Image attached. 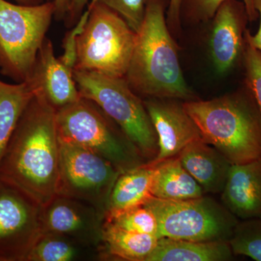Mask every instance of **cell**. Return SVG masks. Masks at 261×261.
<instances>
[{"mask_svg": "<svg viewBox=\"0 0 261 261\" xmlns=\"http://www.w3.org/2000/svg\"><path fill=\"white\" fill-rule=\"evenodd\" d=\"M56 110L37 92L25 108L1 161L0 179L40 206L57 195L59 140Z\"/></svg>", "mask_w": 261, "mask_h": 261, "instance_id": "obj_1", "label": "cell"}, {"mask_svg": "<svg viewBox=\"0 0 261 261\" xmlns=\"http://www.w3.org/2000/svg\"><path fill=\"white\" fill-rule=\"evenodd\" d=\"M124 78L132 90L145 99L192 97L166 25L162 0H147Z\"/></svg>", "mask_w": 261, "mask_h": 261, "instance_id": "obj_2", "label": "cell"}, {"mask_svg": "<svg viewBox=\"0 0 261 261\" xmlns=\"http://www.w3.org/2000/svg\"><path fill=\"white\" fill-rule=\"evenodd\" d=\"M184 108L200 130L202 140L231 165L261 157V121L246 92L207 101L188 100Z\"/></svg>", "mask_w": 261, "mask_h": 261, "instance_id": "obj_3", "label": "cell"}, {"mask_svg": "<svg viewBox=\"0 0 261 261\" xmlns=\"http://www.w3.org/2000/svg\"><path fill=\"white\" fill-rule=\"evenodd\" d=\"M56 121L58 140L95 152L121 173L147 163L120 127L90 99L81 97L57 110Z\"/></svg>", "mask_w": 261, "mask_h": 261, "instance_id": "obj_4", "label": "cell"}, {"mask_svg": "<svg viewBox=\"0 0 261 261\" xmlns=\"http://www.w3.org/2000/svg\"><path fill=\"white\" fill-rule=\"evenodd\" d=\"M74 80L80 95L97 104L147 162L156 157L159 143L155 130L144 101L132 90L126 79L74 70Z\"/></svg>", "mask_w": 261, "mask_h": 261, "instance_id": "obj_5", "label": "cell"}, {"mask_svg": "<svg viewBox=\"0 0 261 261\" xmlns=\"http://www.w3.org/2000/svg\"><path fill=\"white\" fill-rule=\"evenodd\" d=\"M87 7L88 19L76 37L74 70L124 78L136 32L121 15L97 0H90Z\"/></svg>", "mask_w": 261, "mask_h": 261, "instance_id": "obj_6", "label": "cell"}, {"mask_svg": "<svg viewBox=\"0 0 261 261\" xmlns=\"http://www.w3.org/2000/svg\"><path fill=\"white\" fill-rule=\"evenodd\" d=\"M56 13L54 1L37 5L0 0V73L14 81L31 78L38 53Z\"/></svg>", "mask_w": 261, "mask_h": 261, "instance_id": "obj_7", "label": "cell"}, {"mask_svg": "<svg viewBox=\"0 0 261 261\" xmlns=\"http://www.w3.org/2000/svg\"><path fill=\"white\" fill-rule=\"evenodd\" d=\"M145 203L159 221V238L197 242L229 241L240 220L211 197L168 200L150 197Z\"/></svg>", "mask_w": 261, "mask_h": 261, "instance_id": "obj_8", "label": "cell"}, {"mask_svg": "<svg viewBox=\"0 0 261 261\" xmlns=\"http://www.w3.org/2000/svg\"><path fill=\"white\" fill-rule=\"evenodd\" d=\"M57 195L83 201L106 216L110 196L120 172L102 156L59 140Z\"/></svg>", "mask_w": 261, "mask_h": 261, "instance_id": "obj_9", "label": "cell"}, {"mask_svg": "<svg viewBox=\"0 0 261 261\" xmlns=\"http://www.w3.org/2000/svg\"><path fill=\"white\" fill-rule=\"evenodd\" d=\"M40 205L0 179V261H25L41 234Z\"/></svg>", "mask_w": 261, "mask_h": 261, "instance_id": "obj_10", "label": "cell"}, {"mask_svg": "<svg viewBox=\"0 0 261 261\" xmlns=\"http://www.w3.org/2000/svg\"><path fill=\"white\" fill-rule=\"evenodd\" d=\"M105 217V214L83 201L56 195L40 206L41 233L62 235L99 251Z\"/></svg>", "mask_w": 261, "mask_h": 261, "instance_id": "obj_11", "label": "cell"}, {"mask_svg": "<svg viewBox=\"0 0 261 261\" xmlns=\"http://www.w3.org/2000/svg\"><path fill=\"white\" fill-rule=\"evenodd\" d=\"M172 99L146 98L144 104L152 121L159 143L152 165L177 157L189 144L202 138L200 130L184 108Z\"/></svg>", "mask_w": 261, "mask_h": 261, "instance_id": "obj_12", "label": "cell"}, {"mask_svg": "<svg viewBox=\"0 0 261 261\" xmlns=\"http://www.w3.org/2000/svg\"><path fill=\"white\" fill-rule=\"evenodd\" d=\"M211 39V55L216 70L226 73L243 56L245 19H248L243 3L226 0L216 10Z\"/></svg>", "mask_w": 261, "mask_h": 261, "instance_id": "obj_13", "label": "cell"}, {"mask_svg": "<svg viewBox=\"0 0 261 261\" xmlns=\"http://www.w3.org/2000/svg\"><path fill=\"white\" fill-rule=\"evenodd\" d=\"M31 78L55 109L65 107L80 99L74 80V70L56 58L50 39L46 38L38 53Z\"/></svg>", "mask_w": 261, "mask_h": 261, "instance_id": "obj_14", "label": "cell"}, {"mask_svg": "<svg viewBox=\"0 0 261 261\" xmlns=\"http://www.w3.org/2000/svg\"><path fill=\"white\" fill-rule=\"evenodd\" d=\"M221 200L239 220L261 219V157L231 166Z\"/></svg>", "mask_w": 261, "mask_h": 261, "instance_id": "obj_15", "label": "cell"}, {"mask_svg": "<svg viewBox=\"0 0 261 261\" xmlns=\"http://www.w3.org/2000/svg\"><path fill=\"white\" fill-rule=\"evenodd\" d=\"M177 158L205 193L221 194L232 165L219 151L201 138L189 144Z\"/></svg>", "mask_w": 261, "mask_h": 261, "instance_id": "obj_16", "label": "cell"}, {"mask_svg": "<svg viewBox=\"0 0 261 261\" xmlns=\"http://www.w3.org/2000/svg\"><path fill=\"white\" fill-rule=\"evenodd\" d=\"M229 241L197 242L159 238L146 261H228L233 260Z\"/></svg>", "mask_w": 261, "mask_h": 261, "instance_id": "obj_17", "label": "cell"}, {"mask_svg": "<svg viewBox=\"0 0 261 261\" xmlns=\"http://www.w3.org/2000/svg\"><path fill=\"white\" fill-rule=\"evenodd\" d=\"M159 240L154 235L127 231L105 220L99 247V258L146 261L157 246Z\"/></svg>", "mask_w": 261, "mask_h": 261, "instance_id": "obj_18", "label": "cell"}, {"mask_svg": "<svg viewBox=\"0 0 261 261\" xmlns=\"http://www.w3.org/2000/svg\"><path fill=\"white\" fill-rule=\"evenodd\" d=\"M153 166L151 185L152 197L163 200H185L205 195L202 187L182 166L177 157Z\"/></svg>", "mask_w": 261, "mask_h": 261, "instance_id": "obj_19", "label": "cell"}, {"mask_svg": "<svg viewBox=\"0 0 261 261\" xmlns=\"http://www.w3.org/2000/svg\"><path fill=\"white\" fill-rule=\"evenodd\" d=\"M154 166L148 162L120 173L110 196L106 215L144 203L151 195Z\"/></svg>", "mask_w": 261, "mask_h": 261, "instance_id": "obj_20", "label": "cell"}, {"mask_svg": "<svg viewBox=\"0 0 261 261\" xmlns=\"http://www.w3.org/2000/svg\"><path fill=\"white\" fill-rule=\"evenodd\" d=\"M38 91L32 78L15 84L0 80V161L22 113Z\"/></svg>", "mask_w": 261, "mask_h": 261, "instance_id": "obj_21", "label": "cell"}, {"mask_svg": "<svg viewBox=\"0 0 261 261\" xmlns=\"http://www.w3.org/2000/svg\"><path fill=\"white\" fill-rule=\"evenodd\" d=\"M99 258L97 249L54 233H41L25 261H73Z\"/></svg>", "mask_w": 261, "mask_h": 261, "instance_id": "obj_22", "label": "cell"}, {"mask_svg": "<svg viewBox=\"0 0 261 261\" xmlns=\"http://www.w3.org/2000/svg\"><path fill=\"white\" fill-rule=\"evenodd\" d=\"M105 220L127 231L159 238V221L153 211L145 202L116 214L106 215Z\"/></svg>", "mask_w": 261, "mask_h": 261, "instance_id": "obj_23", "label": "cell"}, {"mask_svg": "<svg viewBox=\"0 0 261 261\" xmlns=\"http://www.w3.org/2000/svg\"><path fill=\"white\" fill-rule=\"evenodd\" d=\"M229 243L234 255L261 261V219L240 220Z\"/></svg>", "mask_w": 261, "mask_h": 261, "instance_id": "obj_24", "label": "cell"}, {"mask_svg": "<svg viewBox=\"0 0 261 261\" xmlns=\"http://www.w3.org/2000/svg\"><path fill=\"white\" fill-rule=\"evenodd\" d=\"M243 63L245 71V92L253 102L261 121V53L250 45L246 39Z\"/></svg>", "mask_w": 261, "mask_h": 261, "instance_id": "obj_25", "label": "cell"}, {"mask_svg": "<svg viewBox=\"0 0 261 261\" xmlns=\"http://www.w3.org/2000/svg\"><path fill=\"white\" fill-rule=\"evenodd\" d=\"M126 20L135 32H138L145 18L147 0H97Z\"/></svg>", "mask_w": 261, "mask_h": 261, "instance_id": "obj_26", "label": "cell"}, {"mask_svg": "<svg viewBox=\"0 0 261 261\" xmlns=\"http://www.w3.org/2000/svg\"><path fill=\"white\" fill-rule=\"evenodd\" d=\"M196 11L205 18L214 16L216 10L226 0H190ZM246 10L247 17L250 21L257 18V13L254 6V0H242Z\"/></svg>", "mask_w": 261, "mask_h": 261, "instance_id": "obj_27", "label": "cell"}, {"mask_svg": "<svg viewBox=\"0 0 261 261\" xmlns=\"http://www.w3.org/2000/svg\"><path fill=\"white\" fill-rule=\"evenodd\" d=\"M90 0H71L69 12L65 20V27L71 28L80 20Z\"/></svg>", "mask_w": 261, "mask_h": 261, "instance_id": "obj_28", "label": "cell"}, {"mask_svg": "<svg viewBox=\"0 0 261 261\" xmlns=\"http://www.w3.org/2000/svg\"><path fill=\"white\" fill-rule=\"evenodd\" d=\"M254 6L260 17V25L255 35H252L248 30L245 31V38L247 42L261 53V0H254Z\"/></svg>", "mask_w": 261, "mask_h": 261, "instance_id": "obj_29", "label": "cell"}, {"mask_svg": "<svg viewBox=\"0 0 261 261\" xmlns=\"http://www.w3.org/2000/svg\"><path fill=\"white\" fill-rule=\"evenodd\" d=\"M56 4L55 18L58 21H65L69 12L71 0H53Z\"/></svg>", "mask_w": 261, "mask_h": 261, "instance_id": "obj_30", "label": "cell"}, {"mask_svg": "<svg viewBox=\"0 0 261 261\" xmlns=\"http://www.w3.org/2000/svg\"><path fill=\"white\" fill-rule=\"evenodd\" d=\"M182 3L183 0H170L168 13H169V19L171 23H178Z\"/></svg>", "mask_w": 261, "mask_h": 261, "instance_id": "obj_31", "label": "cell"}, {"mask_svg": "<svg viewBox=\"0 0 261 261\" xmlns=\"http://www.w3.org/2000/svg\"><path fill=\"white\" fill-rule=\"evenodd\" d=\"M18 4L23 5H37L45 3L47 0H15Z\"/></svg>", "mask_w": 261, "mask_h": 261, "instance_id": "obj_32", "label": "cell"}]
</instances>
